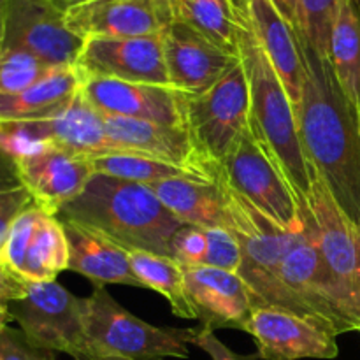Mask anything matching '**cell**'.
Segmentation results:
<instances>
[{
    "instance_id": "obj_21",
    "label": "cell",
    "mask_w": 360,
    "mask_h": 360,
    "mask_svg": "<svg viewBox=\"0 0 360 360\" xmlns=\"http://www.w3.org/2000/svg\"><path fill=\"white\" fill-rule=\"evenodd\" d=\"M253 34L269 56L274 70L283 81L292 104L297 109L304 86V62L295 28L281 16L271 0H241Z\"/></svg>"
},
{
    "instance_id": "obj_37",
    "label": "cell",
    "mask_w": 360,
    "mask_h": 360,
    "mask_svg": "<svg viewBox=\"0 0 360 360\" xmlns=\"http://www.w3.org/2000/svg\"><path fill=\"white\" fill-rule=\"evenodd\" d=\"M27 290L28 281L21 280L0 264V311H9L11 302L25 297Z\"/></svg>"
},
{
    "instance_id": "obj_38",
    "label": "cell",
    "mask_w": 360,
    "mask_h": 360,
    "mask_svg": "<svg viewBox=\"0 0 360 360\" xmlns=\"http://www.w3.org/2000/svg\"><path fill=\"white\" fill-rule=\"evenodd\" d=\"M21 186L23 183H21L16 160L0 148V193L21 188Z\"/></svg>"
},
{
    "instance_id": "obj_42",
    "label": "cell",
    "mask_w": 360,
    "mask_h": 360,
    "mask_svg": "<svg viewBox=\"0 0 360 360\" xmlns=\"http://www.w3.org/2000/svg\"><path fill=\"white\" fill-rule=\"evenodd\" d=\"M9 320H13V319H11L9 311H0V334H2V330L7 327Z\"/></svg>"
},
{
    "instance_id": "obj_44",
    "label": "cell",
    "mask_w": 360,
    "mask_h": 360,
    "mask_svg": "<svg viewBox=\"0 0 360 360\" xmlns=\"http://www.w3.org/2000/svg\"><path fill=\"white\" fill-rule=\"evenodd\" d=\"M357 4H359V7H360V0H357Z\"/></svg>"
},
{
    "instance_id": "obj_32",
    "label": "cell",
    "mask_w": 360,
    "mask_h": 360,
    "mask_svg": "<svg viewBox=\"0 0 360 360\" xmlns=\"http://www.w3.org/2000/svg\"><path fill=\"white\" fill-rule=\"evenodd\" d=\"M44 211L37 206L35 202L28 204L18 218L14 220L13 227H11L9 236H7V241L4 245L2 253H0V264L4 267L14 273L16 276H20L21 267L25 262V253H27L28 241H30L32 234L35 231V225H37L39 218ZM21 278V276H20ZM23 280V278H21Z\"/></svg>"
},
{
    "instance_id": "obj_8",
    "label": "cell",
    "mask_w": 360,
    "mask_h": 360,
    "mask_svg": "<svg viewBox=\"0 0 360 360\" xmlns=\"http://www.w3.org/2000/svg\"><path fill=\"white\" fill-rule=\"evenodd\" d=\"M308 214V232L281 266V278L288 290L308 308L315 322L333 336L359 330L360 322L352 311L340 285L327 269L316 241V227Z\"/></svg>"
},
{
    "instance_id": "obj_16",
    "label": "cell",
    "mask_w": 360,
    "mask_h": 360,
    "mask_svg": "<svg viewBox=\"0 0 360 360\" xmlns=\"http://www.w3.org/2000/svg\"><path fill=\"white\" fill-rule=\"evenodd\" d=\"M81 94L104 116L186 127V94L171 86L83 77Z\"/></svg>"
},
{
    "instance_id": "obj_22",
    "label": "cell",
    "mask_w": 360,
    "mask_h": 360,
    "mask_svg": "<svg viewBox=\"0 0 360 360\" xmlns=\"http://www.w3.org/2000/svg\"><path fill=\"white\" fill-rule=\"evenodd\" d=\"M60 221L69 243V271L81 274L97 287H143L130 267L129 252L125 248L86 225L72 220Z\"/></svg>"
},
{
    "instance_id": "obj_11",
    "label": "cell",
    "mask_w": 360,
    "mask_h": 360,
    "mask_svg": "<svg viewBox=\"0 0 360 360\" xmlns=\"http://www.w3.org/2000/svg\"><path fill=\"white\" fill-rule=\"evenodd\" d=\"M83 42L55 0H7L2 49H21L51 67H76Z\"/></svg>"
},
{
    "instance_id": "obj_4",
    "label": "cell",
    "mask_w": 360,
    "mask_h": 360,
    "mask_svg": "<svg viewBox=\"0 0 360 360\" xmlns=\"http://www.w3.org/2000/svg\"><path fill=\"white\" fill-rule=\"evenodd\" d=\"M218 179L224 188V229L234 236L241 248V267L238 274L252 292L253 309L262 306L280 308L319 326L308 308L295 297L294 292L288 290L281 278L283 260L304 239L308 227L302 232L283 231L245 197L234 192L221 174Z\"/></svg>"
},
{
    "instance_id": "obj_40",
    "label": "cell",
    "mask_w": 360,
    "mask_h": 360,
    "mask_svg": "<svg viewBox=\"0 0 360 360\" xmlns=\"http://www.w3.org/2000/svg\"><path fill=\"white\" fill-rule=\"evenodd\" d=\"M6 11L7 0H0V51H2L4 39H6Z\"/></svg>"
},
{
    "instance_id": "obj_12",
    "label": "cell",
    "mask_w": 360,
    "mask_h": 360,
    "mask_svg": "<svg viewBox=\"0 0 360 360\" xmlns=\"http://www.w3.org/2000/svg\"><path fill=\"white\" fill-rule=\"evenodd\" d=\"M104 129L109 143L116 150L132 151L164 164L176 165L204 181H218L220 164H214L197 148L186 127L104 116Z\"/></svg>"
},
{
    "instance_id": "obj_43",
    "label": "cell",
    "mask_w": 360,
    "mask_h": 360,
    "mask_svg": "<svg viewBox=\"0 0 360 360\" xmlns=\"http://www.w3.org/2000/svg\"><path fill=\"white\" fill-rule=\"evenodd\" d=\"M102 360H132V359H123V357H105Z\"/></svg>"
},
{
    "instance_id": "obj_29",
    "label": "cell",
    "mask_w": 360,
    "mask_h": 360,
    "mask_svg": "<svg viewBox=\"0 0 360 360\" xmlns=\"http://www.w3.org/2000/svg\"><path fill=\"white\" fill-rule=\"evenodd\" d=\"M88 160H90L95 174L112 176V178L141 183V185H150V183L171 178L199 179L186 172L185 169L164 164V162L153 160V158L143 157V155H136L132 151L112 150L108 153L95 155Z\"/></svg>"
},
{
    "instance_id": "obj_28",
    "label": "cell",
    "mask_w": 360,
    "mask_h": 360,
    "mask_svg": "<svg viewBox=\"0 0 360 360\" xmlns=\"http://www.w3.org/2000/svg\"><path fill=\"white\" fill-rule=\"evenodd\" d=\"M174 21L188 25L225 51L238 55L234 0H171Z\"/></svg>"
},
{
    "instance_id": "obj_1",
    "label": "cell",
    "mask_w": 360,
    "mask_h": 360,
    "mask_svg": "<svg viewBox=\"0 0 360 360\" xmlns=\"http://www.w3.org/2000/svg\"><path fill=\"white\" fill-rule=\"evenodd\" d=\"M301 51L306 77L295 115L302 146L334 200L360 225V116L341 91L329 58L302 42Z\"/></svg>"
},
{
    "instance_id": "obj_31",
    "label": "cell",
    "mask_w": 360,
    "mask_h": 360,
    "mask_svg": "<svg viewBox=\"0 0 360 360\" xmlns=\"http://www.w3.org/2000/svg\"><path fill=\"white\" fill-rule=\"evenodd\" d=\"M58 67H51L37 56L21 49H2L0 51V91L16 94L27 90L51 74Z\"/></svg>"
},
{
    "instance_id": "obj_41",
    "label": "cell",
    "mask_w": 360,
    "mask_h": 360,
    "mask_svg": "<svg viewBox=\"0 0 360 360\" xmlns=\"http://www.w3.org/2000/svg\"><path fill=\"white\" fill-rule=\"evenodd\" d=\"M62 9H67L70 6H76V4H83V2H90V0H55Z\"/></svg>"
},
{
    "instance_id": "obj_18",
    "label": "cell",
    "mask_w": 360,
    "mask_h": 360,
    "mask_svg": "<svg viewBox=\"0 0 360 360\" xmlns=\"http://www.w3.org/2000/svg\"><path fill=\"white\" fill-rule=\"evenodd\" d=\"M169 86L186 95H202L239 63V55L225 51L190 28L172 21L162 34Z\"/></svg>"
},
{
    "instance_id": "obj_14",
    "label": "cell",
    "mask_w": 360,
    "mask_h": 360,
    "mask_svg": "<svg viewBox=\"0 0 360 360\" xmlns=\"http://www.w3.org/2000/svg\"><path fill=\"white\" fill-rule=\"evenodd\" d=\"M76 69L79 70L81 79L111 77L130 83L169 86L162 34L127 39H84Z\"/></svg>"
},
{
    "instance_id": "obj_39",
    "label": "cell",
    "mask_w": 360,
    "mask_h": 360,
    "mask_svg": "<svg viewBox=\"0 0 360 360\" xmlns=\"http://www.w3.org/2000/svg\"><path fill=\"white\" fill-rule=\"evenodd\" d=\"M274 4L278 11L281 13V16L295 28L297 25V4L299 0H271Z\"/></svg>"
},
{
    "instance_id": "obj_5",
    "label": "cell",
    "mask_w": 360,
    "mask_h": 360,
    "mask_svg": "<svg viewBox=\"0 0 360 360\" xmlns=\"http://www.w3.org/2000/svg\"><path fill=\"white\" fill-rule=\"evenodd\" d=\"M220 174L234 192L278 227L288 232L306 231L308 214L269 144L253 123L252 112L246 129L221 160Z\"/></svg>"
},
{
    "instance_id": "obj_2",
    "label": "cell",
    "mask_w": 360,
    "mask_h": 360,
    "mask_svg": "<svg viewBox=\"0 0 360 360\" xmlns=\"http://www.w3.org/2000/svg\"><path fill=\"white\" fill-rule=\"evenodd\" d=\"M95 229L125 250L171 257V241L183 227L146 185L94 174L83 192L56 214Z\"/></svg>"
},
{
    "instance_id": "obj_30",
    "label": "cell",
    "mask_w": 360,
    "mask_h": 360,
    "mask_svg": "<svg viewBox=\"0 0 360 360\" xmlns=\"http://www.w3.org/2000/svg\"><path fill=\"white\" fill-rule=\"evenodd\" d=\"M340 0H299L297 32L299 41L320 56L329 55L330 34L336 21Z\"/></svg>"
},
{
    "instance_id": "obj_20",
    "label": "cell",
    "mask_w": 360,
    "mask_h": 360,
    "mask_svg": "<svg viewBox=\"0 0 360 360\" xmlns=\"http://www.w3.org/2000/svg\"><path fill=\"white\" fill-rule=\"evenodd\" d=\"M186 294L200 326L211 330L248 327L253 295L238 273L217 267H185Z\"/></svg>"
},
{
    "instance_id": "obj_7",
    "label": "cell",
    "mask_w": 360,
    "mask_h": 360,
    "mask_svg": "<svg viewBox=\"0 0 360 360\" xmlns=\"http://www.w3.org/2000/svg\"><path fill=\"white\" fill-rule=\"evenodd\" d=\"M86 299L56 281L28 283L25 297L11 302V319L34 347L67 354L74 360H95L84 329Z\"/></svg>"
},
{
    "instance_id": "obj_33",
    "label": "cell",
    "mask_w": 360,
    "mask_h": 360,
    "mask_svg": "<svg viewBox=\"0 0 360 360\" xmlns=\"http://www.w3.org/2000/svg\"><path fill=\"white\" fill-rule=\"evenodd\" d=\"M210 250L207 229L183 225L171 241V257L183 267H204Z\"/></svg>"
},
{
    "instance_id": "obj_26",
    "label": "cell",
    "mask_w": 360,
    "mask_h": 360,
    "mask_svg": "<svg viewBox=\"0 0 360 360\" xmlns=\"http://www.w3.org/2000/svg\"><path fill=\"white\" fill-rule=\"evenodd\" d=\"M130 267L143 288L158 292L171 304L172 313L181 319L197 320L195 309L186 294L185 267L169 255H157L143 250H127Z\"/></svg>"
},
{
    "instance_id": "obj_36",
    "label": "cell",
    "mask_w": 360,
    "mask_h": 360,
    "mask_svg": "<svg viewBox=\"0 0 360 360\" xmlns=\"http://www.w3.org/2000/svg\"><path fill=\"white\" fill-rule=\"evenodd\" d=\"M190 343L195 345L202 352H206L213 360H257L259 355H239L232 352L227 345L221 343L217 336L214 330L207 329V327L200 326L199 329H193Z\"/></svg>"
},
{
    "instance_id": "obj_25",
    "label": "cell",
    "mask_w": 360,
    "mask_h": 360,
    "mask_svg": "<svg viewBox=\"0 0 360 360\" xmlns=\"http://www.w3.org/2000/svg\"><path fill=\"white\" fill-rule=\"evenodd\" d=\"M327 58L341 91L360 116V7L357 0H340Z\"/></svg>"
},
{
    "instance_id": "obj_27",
    "label": "cell",
    "mask_w": 360,
    "mask_h": 360,
    "mask_svg": "<svg viewBox=\"0 0 360 360\" xmlns=\"http://www.w3.org/2000/svg\"><path fill=\"white\" fill-rule=\"evenodd\" d=\"M65 269H69V243L62 221L42 213L28 241L20 276L28 283H44L55 281Z\"/></svg>"
},
{
    "instance_id": "obj_3",
    "label": "cell",
    "mask_w": 360,
    "mask_h": 360,
    "mask_svg": "<svg viewBox=\"0 0 360 360\" xmlns=\"http://www.w3.org/2000/svg\"><path fill=\"white\" fill-rule=\"evenodd\" d=\"M234 6L238 14V55L248 81L252 120L269 144L278 164L297 193L302 210L306 211L313 181L319 174L302 146L295 108L285 90L283 81L253 34L243 2L234 0Z\"/></svg>"
},
{
    "instance_id": "obj_19",
    "label": "cell",
    "mask_w": 360,
    "mask_h": 360,
    "mask_svg": "<svg viewBox=\"0 0 360 360\" xmlns=\"http://www.w3.org/2000/svg\"><path fill=\"white\" fill-rule=\"evenodd\" d=\"M246 333L262 360H330L340 355L336 336L302 316L280 308H255Z\"/></svg>"
},
{
    "instance_id": "obj_13",
    "label": "cell",
    "mask_w": 360,
    "mask_h": 360,
    "mask_svg": "<svg viewBox=\"0 0 360 360\" xmlns=\"http://www.w3.org/2000/svg\"><path fill=\"white\" fill-rule=\"evenodd\" d=\"M320 253L360 322V225L345 214L320 176L308 200Z\"/></svg>"
},
{
    "instance_id": "obj_9",
    "label": "cell",
    "mask_w": 360,
    "mask_h": 360,
    "mask_svg": "<svg viewBox=\"0 0 360 360\" xmlns=\"http://www.w3.org/2000/svg\"><path fill=\"white\" fill-rule=\"evenodd\" d=\"M250 90L241 58L202 95H186V129L197 148L221 164L250 122Z\"/></svg>"
},
{
    "instance_id": "obj_24",
    "label": "cell",
    "mask_w": 360,
    "mask_h": 360,
    "mask_svg": "<svg viewBox=\"0 0 360 360\" xmlns=\"http://www.w3.org/2000/svg\"><path fill=\"white\" fill-rule=\"evenodd\" d=\"M183 225L224 229V188L214 183L192 178L162 179L146 185Z\"/></svg>"
},
{
    "instance_id": "obj_34",
    "label": "cell",
    "mask_w": 360,
    "mask_h": 360,
    "mask_svg": "<svg viewBox=\"0 0 360 360\" xmlns=\"http://www.w3.org/2000/svg\"><path fill=\"white\" fill-rule=\"evenodd\" d=\"M0 355L4 360H55L53 352L34 347L21 330L9 326L0 334Z\"/></svg>"
},
{
    "instance_id": "obj_35",
    "label": "cell",
    "mask_w": 360,
    "mask_h": 360,
    "mask_svg": "<svg viewBox=\"0 0 360 360\" xmlns=\"http://www.w3.org/2000/svg\"><path fill=\"white\" fill-rule=\"evenodd\" d=\"M32 202H34V199L25 186L0 193V253H2L14 220Z\"/></svg>"
},
{
    "instance_id": "obj_23",
    "label": "cell",
    "mask_w": 360,
    "mask_h": 360,
    "mask_svg": "<svg viewBox=\"0 0 360 360\" xmlns=\"http://www.w3.org/2000/svg\"><path fill=\"white\" fill-rule=\"evenodd\" d=\"M81 74L76 67H58L16 94L0 91V125L37 122L62 115L81 88Z\"/></svg>"
},
{
    "instance_id": "obj_10",
    "label": "cell",
    "mask_w": 360,
    "mask_h": 360,
    "mask_svg": "<svg viewBox=\"0 0 360 360\" xmlns=\"http://www.w3.org/2000/svg\"><path fill=\"white\" fill-rule=\"evenodd\" d=\"M42 144L86 158L116 150L105 136L104 116L84 98L81 88L69 108L55 118L0 125V148L13 158Z\"/></svg>"
},
{
    "instance_id": "obj_15",
    "label": "cell",
    "mask_w": 360,
    "mask_h": 360,
    "mask_svg": "<svg viewBox=\"0 0 360 360\" xmlns=\"http://www.w3.org/2000/svg\"><path fill=\"white\" fill-rule=\"evenodd\" d=\"M172 21L171 0H90L65 9V25L83 41L160 35Z\"/></svg>"
},
{
    "instance_id": "obj_45",
    "label": "cell",
    "mask_w": 360,
    "mask_h": 360,
    "mask_svg": "<svg viewBox=\"0 0 360 360\" xmlns=\"http://www.w3.org/2000/svg\"><path fill=\"white\" fill-rule=\"evenodd\" d=\"M0 360H4V359H2V355H0Z\"/></svg>"
},
{
    "instance_id": "obj_17",
    "label": "cell",
    "mask_w": 360,
    "mask_h": 360,
    "mask_svg": "<svg viewBox=\"0 0 360 360\" xmlns=\"http://www.w3.org/2000/svg\"><path fill=\"white\" fill-rule=\"evenodd\" d=\"M14 160L34 202L53 217L76 199L95 174L86 157L51 144L34 148Z\"/></svg>"
},
{
    "instance_id": "obj_6",
    "label": "cell",
    "mask_w": 360,
    "mask_h": 360,
    "mask_svg": "<svg viewBox=\"0 0 360 360\" xmlns=\"http://www.w3.org/2000/svg\"><path fill=\"white\" fill-rule=\"evenodd\" d=\"M84 306V329L95 360L186 359L193 329L155 327L127 311L104 287H95Z\"/></svg>"
}]
</instances>
